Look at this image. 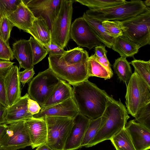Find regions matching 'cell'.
I'll list each match as a JSON object with an SVG mask.
<instances>
[{"mask_svg": "<svg viewBox=\"0 0 150 150\" xmlns=\"http://www.w3.org/2000/svg\"><path fill=\"white\" fill-rule=\"evenodd\" d=\"M7 125L5 123L0 124V142L4 134Z\"/></svg>", "mask_w": 150, "mask_h": 150, "instance_id": "46", "label": "cell"}, {"mask_svg": "<svg viewBox=\"0 0 150 150\" xmlns=\"http://www.w3.org/2000/svg\"><path fill=\"white\" fill-rule=\"evenodd\" d=\"M102 25L106 32L111 37L115 38L123 35V26L120 21H105Z\"/></svg>", "mask_w": 150, "mask_h": 150, "instance_id": "33", "label": "cell"}, {"mask_svg": "<svg viewBox=\"0 0 150 150\" xmlns=\"http://www.w3.org/2000/svg\"><path fill=\"white\" fill-rule=\"evenodd\" d=\"M60 55H49V68L60 79L73 85L88 79V59L74 65H68L60 58Z\"/></svg>", "mask_w": 150, "mask_h": 150, "instance_id": "6", "label": "cell"}, {"mask_svg": "<svg viewBox=\"0 0 150 150\" xmlns=\"http://www.w3.org/2000/svg\"><path fill=\"white\" fill-rule=\"evenodd\" d=\"M35 74L33 68L25 69L22 71H19L18 76L19 81L22 85L30 82Z\"/></svg>", "mask_w": 150, "mask_h": 150, "instance_id": "38", "label": "cell"}, {"mask_svg": "<svg viewBox=\"0 0 150 150\" xmlns=\"http://www.w3.org/2000/svg\"><path fill=\"white\" fill-rule=\"evenodd\" d=\"M70 36L79 47H86L89 50L103 44L95 36L82 17L76 18L71 24Z\"/></svg>", "mask_w": 150, "mask_h": 150, "instance_id": "11", "label": "cell"}, {"mask_svg": "<svg viewBox=\"0 0 150 150\" xmlns=\"http://www.w3.org/2000/svg\"><path fill=\"white\" fill-rule=\"evenodd\" d=\"M72 86V97L79 112L91 120L101 117L110 96L88 79Z\"/></svg>", "mask_w": 150, "mask_h": 150, "instance_id": "1", "label": "cell"}, {"mask_svg": "<svg viewBox=\"0 0 150 150\" xmlns=\"http://www.w3.org/2000/svg\"><path fill=\"white\" fill-rule=\"evenodd\" d=\"M105 118L97 133L86 148L110 140L125 128L130 117L125 106L121 102L110 96L102 115Z\"/></svg>", "mask_w": 150, "mask_h": 150, "instance_id": "2", "label": "cell"}, {"mask_svg": "<svg viewBox=\"0 0 150 150\" xmlns=\"http://www.w3.org/2000/svg\"><path fill=\"white\" fill-rule=\"evenodd\" d=\"M31 145L25 122L20 121L7 125L0 142V149L17 150Z\"/></svg>", "mask_w": 150, "mask_h": 150, "instance_id": "10", "label": "cell"}, {"mask_svg": "<svg viewBox=\"0 0 150 150\" xmlns=\"http://www.w3.org/2000/svg\"><path fill=\"white\" fill-rule=\"evenodd\" d=\"M94 56L95 59L97 61L104 67L110 73L113 74V71L111 67V64L106 55L100 58L95 57L94 55Z\"/></svg>", "mask_w": 150, "mask_h": 150, "instance_id": "43", "label": "cell"}, {"mask_svg": "<svg viewBox=\"0 0 150 150\" xmlns=\"http://www.w3.org/2000/svg\"><path fill=\"white\" fill-rule=\"evenodd\" d=\"M74 0H62L57 16L51 26V43L63 49L70 39Z\"/></svg>", "mask_w": 150, "mask_h": 150, "instance_id": "5", "label": "cell"}, {"mask_svg": "<svg viewBox=\"0 0 150 150\" xmlns=\"http://www.w3.org/2000/svg\"><path fill=\"white\" fill-rule=\"evenodd\" d=\"M6 109V108L0 104V124L5 123Z\"/></svg>", "mask_w": 150, "mask_h": 150, "instance_id": "45", "label": "cell"}, {"mask_svg": "<svg viewBox=\"0 0 150 150\" xmlns=\"http://www.w3.org/2000/svg\"><path fill=\"white\" fill-rule=\"evenodd\" d=\"M105 117L102 115L97 118L90 119L81 144V147H87L93 140L101 126Z\"/></svg>", "mask_w": 150, "mask_h": 150, "instance_id": "29", "label": "cell"}, {"mask_svg": "<svg viewBox=\"0 0 150 150\" xmlns=\"http://www.w3.org/2000/svg\"><path fill=\"white\" fill-rule=\"evenodd\" d=\"M136 72L150 86V60L144 61L134 59L129 62Z\"/></svg>", "mask_w": 150, "mask_h": 150, "instance_id": "31", "label": "cell"}, {"mask_svg": "<svg viewBox=\"0 0 150 150\" xmlns=\"http://www.w3.org/2000/svg\"><path fill=\"white\" fill-rule=\"evenodd\" d=\"M12 51L20 68L25 69L34 68L32 50L29 40L21 39L16 41L13 44Z\"/></svg>", "mask_w": 150, "mask_h": 150, "instance_id": "20", "label": "cell"}, {"mask_svg": "<svg viewBox=\"0 0 150 150\" xmlns=\"http://www.w3.org/2000/svg\"><path fill=\"white\" fill-rule=\"evenodd\" d=\"M0 104L6 108L9 107L4 78L0 77Z\"/></svg>", "mask_w": 150, "mask_h": 150, "instance_id": "39", "label": "cell"}, {"mask_svg": "<svg viewBox=\"0 0 150 150\" xmlns=\"http://www.w3.org/2000/svg\"><path fill=\"white\" fill-rule=\"evenodd\" d=\"M25 32L30 34L44 47L51 43V29L46 20L41 16L36 17L32 27Z\"/></svg>", "mask_w": 150, "mask_h": 150, "instance_id": "21", "label": "cell"}, {"mask_svg": "<svg viewBox=\"0 0 150 150\" xmlns=\"http://www.w3.org/2000/svg\"><path fill=\"white\" fill-rule=\"evenodd\" d=\"M72 97V88L66 81L61 79L44 106L45 108L62 103Z\"/></svg>", "mask_w": 150, "mask_h": 150, "instance_id": "22", "label": "cell"}, {"mask_svg": "<svg viewBox=\"0 0 150 150\" xmlns=\"http://www.w3.org/2000/svg\"><path fill=\"white\" fill-rule=\"evenodd\" d=\"M143 2L145 6L149 9H150V0H147L143 1Z\"/></svg>", "mask_w": 150, "mask_h": 150, "instance_id": "48", "label": "cell"}, {"mask_svg": "<svg viewBox=\"0 0 150 150\" xmlns=\"http://www.w3.org/2000/svg\"><path fill=\"white\" fill-rule=\"evenodd\" d=\"M21 0H0V11L3 17H7L14 11Z\"/></svg>", "mask_w": 150, "mask_h": 150, "instance_id": "35", "label": "cell"}, {"mask_svg": "<svg viewBox=\"0 0 150 150\" xmlns=\"http://www.w3.org/2000/svg\"><path fill=\"white\" fill-rule=\"evenodd\" d=\"M61 79L48 68L40 72L29 84L28 94L30 98L43 107Z\"/></svg>", "mask_w": 150, "mask_h": 150, "instance_id": "7", "label": "cell"}, {"mask_svg": "<svg viewBox=\"0 0 150 150\" xmlns=\"http://www.w3.org/2000/svg\"><path fill=\"white\" fill-rule=\"evenodd\" d=\"M88 52L79 47L66 51L60 58L68 65H74L88 59Z\"/></svg>", "mask_w": 150, "mask_h": 150, "instance_id": "26", "label": "cell"}, {"mask_svg": "<svg viewBox=\"0 0 150 150\" xmlns=\"http://www.w3.org/2000/svg\"><path fill=\"white\" fill-rule=\"evenodd\" d=\"M41 108V107L36 101L29 98L28 103V109L29 113L33 115L38 113Z\"/></svg>", "mask_w": 150, "mask_h": 150, "instance_id": "42", "label": "cell"}, {"mask_svg": "<svg viewBox=\"0 0 150 150\" xmlns=\"http://www.w3.org/2000/svg\"><path fill=\"white\" fill-rule=\"evenodd\" d=\"M126 90L127 110L128 113L134 117L141 108L150 103V86L134 71Z\"/></svg>", "mask_w": 150, "mask_h": 150, "instance_id": "4", "label": "cell"}, {"mask_svg": "<svg viewBox=\"0 0 150 150\" xmlns=\"http://www.w3.org/2000/svg\"><path fill=\"white\" fill-rule=\"evenodd\" d=\"M39 112L33 115L37 118L60 117L74 118L79 112L73 97L57 104L45 108H41Z\"/></svg>", "mask_w": 150, "mask_h": 150, "instance_id": "13", "label": "cell"}, {"mask_svg": "<svg viewBox=\"0 0 150 150\" xmlns=\"http://www.w3.org/2000/svg\"><path fill=\"white\" fill-rule=\"evenodd\" d=\"M116 150H136L125 128L110 139Z\"/></svg>", "mask_w": 150, "mask_h": 150, "instance_id": "28", "label": "cell"}, {"mask_svg": "<svg viewBox=\"0 0 150 150\" xmlns=\"http://www.w3.org/2000/svg\"><path fill=\"white\" fill-rule=\"evenodd\" d=\"M87 70L89 77L96 76L103 78L105 80L110 79L113 75L96 60L93 54L88 58Z\"/></svg>", "mask_w": 150, "mask_h": 150, "instance_id": "27", "label": "cell"}, {"mask_svg": "<svg viewBox=\"0 0 150 150\" xmlns=\"http://www.w3.org/2000/svg\"><path fill=\"white\" fill-rule=\"evenodd\" d=\"M0 150H1V149H0Z\"/></svg>", "mask_w": 150, "mask_h": 150, "instance_id": "50", "label": "cell"}, {"mask_svg": "<svg viewBox=\"0 0 150 150\" xmlns=\"http://www.w3.org/2000/svg\"><path fill=\"white\" fill-rule=\"evenodd\" d=\"M26 128L29 135L32 149L46 144L47 128L44 119L33 117L25 121Z\"/></svg>", "mask_w": 150, "mask_h": 150, "instance_id": "16", "label": "cell"}, {"mask_svg": "<svg viewBox=\"0 0 150 150\" xmlns=\"http://www.w3.org/2000/svg\"><path fill=\"white\" fill-rule=\"evenodd\" d=\"M47 128L46 144L54 150H64L72 127L73 119L54 117L44 118Z\"/></svg>", "mask_w": 150, "mask_h": 150, "instance_id": "9", "label": "cell"}, {"mask_svg": "<svg viewBox=\"0 0 150 150\" xmlns=\"http://www.w3.org/2000/svg\"><path fill=\"white\" fill-rule=\"evenodd\" d=\"M14 63L10 61L0 60V77L4 78Z\"/></svg>", "mask_w": 150, "mask_h": 150, "instance_id": "40", "label": "cell"}, {"mask_svg": "<svg viewBox=\"0 0 150 150\" xmlns=\"http://www.w3.org/2000/svg\"><path fill=\"white\" fill-rule=\"evenodd\" d=\"M82 17L88 23L96 38L105 46L111 48L115 38L109 36L106 32L102 25V22L88 15L85 12Z\"/></svg>", "mask_w": 150, "mask_h": 150, "instance_id": "23", "label": "cell"}, {"mask_svg": "<svg viewBox=\"0 0 150 150\" xmlns=\"http://www.w3.org/2000/svg\"><path fill=\"white\" fill-rule=\"evenodd\" d=\"M120 21L124 36L140 48L150 44V11Z\"/></svg>", "mask_w": 150, "mask_h": 150, "instance_id": "8", "label": "cell"}, {"mask_svg": "<svg viewBox=\"0 0 150 150\" xmlns=\"http://www.w3.org/2000/svg\"><path fill=\"white\" fill-rule=\"evenodd\" d=\"M29 98L28 93H26L6 108L5 124L9 125L20 121H24L33 117L28 110V103Z\"/></svg>", "mask_w": 150, "mask_h": 150, "instance_id": "17", "label": "cell"}, {"mask_svg": "<svg viewBox=\"0 0 150 150\" xmlns=\"http://www.w3.org/2000/svg\"><path fill=\"white\" fill-rule=\"evenodd\" d=\"M6 17L14 26L25 31L32 27L36 18L23 0L16 10Z\"/></svg>", "mask_w": 150, "mask_h": 150, "instance_id": "18", "label": "cell"}, {"mask_svg": "<svg viewBox=\"0 0 150 150\" xmlns=\"http://www.w3.org/2000/svg\"><path fill=\"white\" fill-rule=\"evenodd\" d=\"M113 67L120 81L128 83L133 73L129 62L126 58L121 57L117 58L115 60Z\"/></svg>", "mask_w": 150, "mask_h": 150, "instance_id": "25", "label": "cell"}, {"mask_svg": "<svg viewBox=\"0 0 150 150\" xmlns=\"http://www.w3.org/2000/svg\"><path fill=\"white\" fill-rule=\"evenodd\" d=\"M125 128L136 150H147L150 148V129L134 121L127 122Z\"/></svg>", "mask_w": 150, "mask_h": 150, "instance_id": "15", "label": "cell"}, {"mask_svg": "<svg viewBox=\"0 0 150 150\" xmlns=\"http://www.w3.org/2000/svg\"><path fill=\"white\" fill-rule=\"evenodd\" d=\"M150 11L143 1L131 0L109 8L87 10L88 15L102 22L112 20L122 21Z\"/></svg>", "mask_w": 150, "mask_h": 150, "instance_id": "3", "label": "cell"}, {"mask_svg": "<svg viewBox=\"0 0 150 150\" xmlns=\"http://www.w3.org/2000/svg\"><path fill=\"white\" fill-rule=\"evenodd\" d=\"M134 118L135 122L150 129V103L141 108Z\"/></svg>", "mask_w": 150, "mask_h": 150, "instance_id": "34", "label": "cell"}, {"mask_svg": "<svg viewBox=\"0 0 150 150\" xmlns=\"http://www.w3.org/2000/svg\"><path fill=\"white\" fill-rule=\"evenodd\" d=\"M140 48L135 43L123 35L114 39L111 48L120 56L126 58L133 57Z\"/></svg>", "mask_w": 150, "mask_h": 150, "instance_id": "24", "label": "cell"}, {"mask_svg": "<svg viewBox=\"0 0 150 150\" xmlns=\"http://www.w3.org/2000/svg\"><path fill=\"white\" fill-rule=\"evenodd\" d=\"M13 26L6 17H3L0 22V36L7 43H9L11 32Z\"/></svg>", "mask_w": 150, "mask_h": 150, "instance_id": "36", "label": "cell"}, {"mask_svg": "<svg viewBox=\"0 0 150 150\" xmlns=\"http://www.w3.org/2000/svg\"><path fill=\"white\" fill-rule=\"evenodd\" d=\"M20 69L16 65H13L4 78L9 107L21 97V83L18 76Z\"/></svg>", "mask_w": 150, "mask_h": 150, "instance_id": "19", "label": "cell"}, {"mask_svg": "<svg viewBox=\"0 0 150 150\" xmlns=\"http://www.w3.org/2000/svg\"><path fill=\"white\" fill-rule=\"evenodd\" d=\"M34 16H40L47 21L50 28L59 12L62 0H23Z\"/></svg>", "mask_w": 150, "mask_h": 150, "instance_id": "12", "label": "cell"}, {"mask_svg": "<svg viewBox=\"0 0 150 150\" xmlns=\"http://www.w3.org/2000/svg\"><path fill=\"white\" fill-rule=\"evenodd\" d=\"M87 6L90 10H96L118 6L125 3V0H75Z\"/></svg>", "mask_w": 150, "mask_h": 150, "instance_id": "30", "label": "cell"}, {"mask_svg": "<svg viewBox=\"0 0 150 150\" xmlns=\"http://www.w3.org/2000/svg\"><path fill=\"white\" fill-rule=\"evenodd\" d=\"M35 150H54L46 144H43L37 147Z\"/></svg>", "mask_w": 150, "mask_h": 150, "instance_id": "47", "label": "cell"}, {"mask_svg": "<svg viewBox=\"0 0 150 150\" xmlns=\"http://www.w3.org/2000/svg\"><path fill=\"white\" fill-rule=\"evenodd\" d=\"M14 58L9 43L5 42L0 36V59L10 61Z\"/></svg>", "mask_w": 150, "mask_h": 150, "instance_id": "37", "label": "cell"}, {"mask_svg": "<svg viewBox=\"0 0 150 150\" xmlns=\"http://www.w3.org/2000/svg\"><path fill=\"white\" fill-rule=\"evenodd\" d=\"M90 120L79 112L73 118V125L66 140L64 150H75L81 148V144Z\"/></svg>", "mask_w": 150, "mask_h": 150, "instance_id": "14", "label": "cell"}, {"mask_svg": "<svg viewBox=\"0 0 150 150\" xmlns=\"http://www.w3.org/2000/svg\"><path fill=\"white\" fill-rule=\"evenodd\" d=\"M3 16L1 13L0 11V22L3 18Z\"/></svg>", "mask_w": 150, "mask_h": 150, "instance_id": "49", "label": "cell"}, {"mask_svg": "<svg viewBox=\"0 0 150 150\" xmlns=\"http://www.w3.org/2000/svg\"><path fill=\"white\" fill-rule=\"evenodd\" d=\"M105 47V45H102L95 47V52L94 54L95 57H96L100 58L106 55L107 51L106 50Z\"/></svg>", "mask_w": 150, "mask_h": 150, "instance_id": "44", "label": "cell"}, {"mask_svg": "<svg viewBox=\"0 0 150 150\" xmlns=\"http://www.w3.org/2000/svg\"><path fill=\"white\" fill-rule=\"evenodd\" d=\"M44 47L47 50L49 55H62L66 51L56 45L52 43Z\"/></svg>", "mask_w": 150, "mask_h": 150, "instance_id": "41", "label": "cell"}, {"mask_svg": "<svg viewBox=\"0 0 150 150\" xmlns=\"http://www.w3.org/2000/svg\"><path fill=\"white\" fill-rule=\"evenodd\" d=\"M28 40L31 47L34 66L46 57L48 52L43 45L32 36H30Z\"/></svg>", "mask_w": 150, "mask_h": 150, "instance_id": "32", "label": "cell"}]
</instances>
